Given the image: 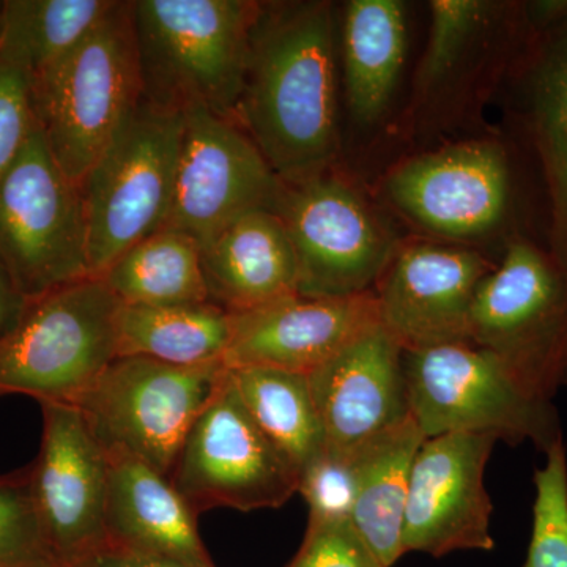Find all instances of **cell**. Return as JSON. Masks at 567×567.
<instances>
[{
	"label": "cell",
	"mask_w": 567,
	"mask_h": 567,
	"mask_svg": "<svg viewBox=\"0 0 567 567\" xmlns=\"http://www.w3.org/2000/svg\"><path fill=\"white\" fill-rule=\"evenodd\" d=\"M470 339L496 354L533 398L551 402L567 361L566 271L535 245L511 241L477 286Z\"/></svg>",
	"instance_id": "obj_6"
},
{
	"label": "cell",
	"mask_w": 567,
	"mask_h": 567,
	"mask_svg": "<svg viewBox=\"0 0 567 567\" xmlns=\"http://www.w3.org/2000/svg\"><path fill=\"white\" fill-rule=\"evenodd\" d=\"M237 122L286 185L331 169L339 132L330 2H262Z\"/></svg>",
	"instance_id": "obj_1"
},
{
	"label": "cell",
	"mask_w": 567,
	"mask_h": 567,
	"mask_svg": "<svg viewBox=\"0 0 567 567\" xmlns=\"http://www.w3.org/2000/svg\"><path fill=\"white\" fill-rule=\"evenodd\" d=\"M182 134V112L142 99L80 183L92 276L99 278L126 249L163 229Z\"/></svg>",
	"instance_id": "obj_7"
},
{
	"label": "cell",
	"mask_w": 567,
	"mask_h": 567,
	"mask_svg": "<svg viewBox=\"0 0 567 567\" xmlns=\"http://www.w3.org/2000/svg\"><path fill=\"white\" fill-rule=\"evenodd\" d=\"M282 186L240 123L200 107L183 112L173 199L163 229L203 246L246 213L274 210Z\"/></svg>",
	"instance_id": "obj_12"
},
{
	"label": "cell",
	"mask_w": 567,
	"mask_h": 567,
	"mask_svg": "<svg viewBox=\"0 0 567 567\" xmlns=\"http://www.w3.org/2000/svg\"><path fill=\"white\" fill-rule=\"evenodd\" d=\"M297 494L309 507V524L352 520L357 502V466L353 454L324 447L298 475Z\"/></svg>",
	"instance_id": "obj_31"
},
{
	"label": "cell",
	"mask_w": 567,
	"mask_h": 567,
	"mask_svg": "<svg viewBox=\"0 0 567 567\" xmlns=\"http://www.w3.org/2000/svg\"><path fill=\"white\" fill-rule=\"evenodd\" d=\"M328 450L353 454L410 417L404 350L382 323L308 374Z\"/></svg>",
	"instance_id": "obj_18"
},
{
	"label": "cell",
	"mask_w": 567,
	"mask_h": 567,
	"mask_svg": "<svg viewBox=\"0 0 567 567\" xmlns=\"http://www.w3.org/2000/svg\"><path fill=\"white\" fill-rule=\"evenodd\" d=\"M233 315L210 303L122 305L117 316V357H145L175 365L223 361Z\"/></svg>",
	"instance_id": "obj_24"
},
{
	"label": "cell",
	"mask_w": 567,
	"mask_h": 567,
	"mask_svg": "<svg viewBox=\"0 0 567 567\" xmlns=\"http://www.w3.org/2000/svg\"><path fill=\"white\" fill-rule=\"evenodd\" d=\"M502 7L483 0H434L431 31L415 80V104L439 100L475 62Z\"/></svg>",
	"instance_id": "obj_28"
},
{
	"label": "cell",
	"mask_w": 567,
	"mask_h": 567,
	"mask_svg": "<svg viewBox=\"0 0 567 567\" xmlns=\"http://www.w3.org/2000/svg\"><path fill=\"white\" fill-rule=\"evenodd\" d=\"M0 264L28 300L92 276L80 185L63 174L37 125L0 175Z\"/></svg>",
	"instance_id": "obj_8"
},
{
	"label": "cell",
	"mask_w": 567,
	"mask_h": 567,
	"mask_svg": "<svg viewBox=\"0 0 567 567\" xmlns=\"http://www.w3.org/2000/svg\"><path fill=\"white\" fill-rule=\"evenodd\" d=\"M410 416L425 439L488 434L535 443L546 453L563 439L557 409L533 398L496 354L473 342L404 352Z\"/></svg>",
	"instance_id": "obj_5"
},
{
	"label": "cell",
	"mask_w": 567,
	"mask_h": 567,
	"mask_svg": "<svg viewBox=\"0 0 567 567\" xmlns=\"http://www.w3.org/2000/svg\"><path fill=\"white\" fill-rule=\"evenodd\" d=\"M260 9L251 0H132L142 99L237 121Z\"/></svg>",
	"instance_id": "obj_2"
},
{
	"label": "cell",
	"mask_w": 567,
	"mask_h": 567,
	"mask_svg": "<svg viewBox=\"0 0 567 567\" xmlns=\"http://www.w3.org/2000/svg\"><path fill=\"white\" fill-rule=\"evenodd\" d=\"M535 472L536 496L527 558L520 567H567V451L558 440Z\"/></svg>",
	"instance_id": "obj_29"
},
{
	"label": "cell",
	"mask_w": 567,
	"mask_h": 567,
	"mask_svg": "<svg viewBox=\"0 0 567 567\" xmlns=\"http://www.w3.org/2000/svg\"><path fill=\"white\" fill-rule=\"evenodd\" d=\"M35 125L28 81L0 61V175L20 155Z\"/></svg>",
	"instance_id": "obj_33"
},
{
	"label": "cell",
	"mask_w": 567,
	"mask_h": 567,
	"mask_svg": "<svg viewBox=\"0 0 567 567\" xmlns=\"http://www.w3.org/2000/svg\"><path fill=\"white\" fill-rule=\"evenodd\" d=\"M115 0H2L0 61L28 84L65 59Z\"/></svg>",
	"instance_id": "obj_25"
},
{
	"label": "cell",
	"mask_w": 567,
	"mask_h": 567,
	"mask_svg": "<svg viewBox=\"0 0 567 567\" xmlns=\"http://www.w3.org/2000/svg\"><path fill=\"white\" fill-rule=\"evenodd\" d=\"M425 436L412 416L354 451L357 502L352 524L385 567L404 554L402 535L410 475Z\"/></svg>",
	"instance_id": "obj_22"
},
{
	"label": "cell",
	"mask_w": 567,
	"mask_h": 567,
	"mask_svg": "<svg viewBox=\"0 0 567 567\" xmlns=\"http://www.w3.org/2000/svg\"><path fill=\"white\" fill-rule=\"evenodd\" d=\"M385 192L402 215L429 233L453 241L475 240L505 219L509 163L494 141L458 142L395 166Z\"/></svg>",
	"instance_id": "obj_13"
},
{
	"label": "cell",
	"mask_w": 567,
	"mask_h": 567,
	"mask_svg": "<svg viewBox=\"0 0 567 567\" xmlns=\"http://www.w3.org/2000/svg\"><path fill=\"white\" fill-rule=\"evenodd\" d=\"M496 442L488 434L424 440L410 475L404 554L423 551L440 558L458 550H494V505L484 486V473Z\"/></svg>",
	"instance_id": "obj_14"
},
{
	"label": "cell",
	"mask_w": 567,
	"mask_h": 567,
	"mask_svg": "<svg viewBox=\"0 0 567 567\" xmlns=\"http://www.w3.org/2000/svg\"><path fill=\"white\" fill-rule=\"evenodd\" d=\"M29 91L51 155L80 185L142 100L132 0H115L103 21Z\"/></svg>",
	"instance_id": "obj_3"
},
{
	"label": "cell",
	"mask_w": 567,
	"mask_h": 567,
	"mask_svg": "<svg viewBox=\"0 0 567 567\" xmlns=\"http://www.w3.org/2000/svg\"><path fill=\"white\" fill-rule=\"evenodd\" d=\"M494 268L483 254L464 246H399L374 289L380 323L404 352L472 342L473 300Z\"/></svg>",
	"instance_id": "obj_16"
},
{
	"label": "cell",
	"mask_w": 567,
	"mask_h": 567,
	"mask_svg": "<svg viewBox=\"0 0 567 567\" xmlns=\"http://www.w3.org/2000/svg\"><path fill=\"white\" fill-rule=\"evenodd\" d=\"M229 374L249 415L300 475L327 447L308 375L271 368L229 369Z\"/></svg>",
	"instance_id": "obj_27"
},
{
	"label": "cell",
	"mask_w": 567,
	"mask_h": 567,
	"mask_svg": "<svg viewBox=\"0 0 567 567\" xmlns=\"http://www.w3.org/2000/svg\"><path fill=\"white\" fill-rule=\"evenodd\" d=\"M107 543L192 567H213L196 514L169 477L125 451H106Z\"/></svg>",
	"instance_id": "obj_19"
},
{
	"label": "cell",
	"mask_w": 567,
	"mask_h": 567,
	"mask_svg": "<svg viewBox=\"0 0 567 567\" xmlns=\"http://www.w3.org/2000/svg\"><path fill=\"white\" fill-rule=\"evenodd\" d=\"M226 365H175L117 357L82 395L81 410L104 451H125L171 477L183 442L218 390Z\"/></svg>",
	"instance_id": "obj_9"
},
{
	"label": "cell",
	"mask_w": 567,
	"mask_h": 567,
	"mask_svg": "<svg viewBox=\"0 0 567 567\" xmlns=\"http://www.w3.org/2000/svg\"><path fill=\"white\" fill-rule=\"evenodd\" d=\"M406 51L404 3L350 0L342 17V65L350 114L361 125L383 117Z\"/></svg>",
	"instance_id": "obj_21"
},
{
	"label": "cell",
	"mask_w": 567,
	"mask_h": 567,
	"mask_svg": "<svg viewBox=\"0 0 567 567\" xmlns=\"http://www.w3.org/2000/svg\"><path fill=\"white\" fill-rule=\"evenodd\" d=\"M122 305L208 303L200 246L188 235L162 229L126 249L99 276Z\"/></svg>",
	"instance_id": "obj_26"
},
{
	"label": "cell",
	"mask_w": 567,
	"mask_h": 567,
	"mask_svg": "<svg viewBox=\"0 0 567 567\" xmlns=\"http://www.w3.org/2000/svg\"><path fill=\"white\" fill-rule=\"evenodd\" d=\"M0 567H61L33 505L29 466L0 475Z\"/></svg>",
	"instance_id": "obj_30"
},
{
	"label": "cell",
	"mask_w": 567,
	"mask_h": 567,
	"mask_svg": "<svg viewBox=\"0 0 567 567\" xmlns=\"http://www.w3.org/2000/svg\"><path fill=\"white\" fill-rule=\"evenodd\" d=\"M121 300L96 276L28 300L0 341V395L78 406L117 358Z\"/></svg>",
	"instance_id": "obj_4"
},
{
	"label": "cell",
	"mask_w": 567,
	"mask_h": 567,
	"mask_svg": "<svg viewBox=\"0 0 567 567\" xmlns=\"http://www.w3.org/2000/svg\"><path fill=\"white\" fill-rule=\"evenodd\" d=\"M525 91L529 130L550 197V256L567 274V17L537 44Z\"/></svg>",
	"instance_id": "obj_23"
},
{
	"label": "cell",
	"mask_w": 567,
	"mask_h": 567,
	"mask_svg": "<svg viewBox=\"0 0 567 567\" xmlns=\"http://www.w3.org/2000/svg\"><path fill=\"white\" fill-rule=\"evenodd\" d=\"M208 300L230 315L251 311L298 293L292 241L274 210L235 219L200 246Z\"/></svg>",
	"instance_id": "obj_20"
},
{
	"label": "cell",
	"mask_w": 567,
	"mask_h": 567,
	"mask_svg": "<svg viewBox=\"0 0 567 567\" xmlns=\"http://www.w3.org/2000/svg\"><path fill=\"white\" fill-rule=\"evenodd\" d=\"M287 567H385L352 520L308 525L297 557Z\"/></svg>",
	"instance_id": "obj_32"
},
{
	"label": "cell",
	"mask_w": 567,
	"mask_h": 567,
	"mask_svg": "<svg viewBox=\"0 0 567 567\" xmlns=\"http://www.w3.org/2000/svg\"><path fill=\"white\" fill-rule=\"evenodd\" d=\"M274 212L292 241L298 293L342 298L374 292L399 245L375 208L341 175L286 185Z\"/></svg>",
	"instance_id": "obj_10"
},
{
	"label": "cell",
	"mask_w": 567,
	"mask_h": 567,
	"mask_svg": "<svg viewBox=\"0 0 567 567\" xmlns=\"http://www.w3.org/2000/svg\"><path fill=\"white\" fill-rule=\"evenodd\" d=\"M169 480L196 516L215 507L276 509L298 487V473L249 415L229 369L189 429Z\"/></svg>",
	"instance_id": "obj_11"
},
{
	"label": "cell",
	"mask_w": 567,
	"mask_h": 567,
	"mask_svg": "<svg viewBox=\"0 0 567 567\" xmlns=\"http://www.w3.org/2000/svg\"><path fill=\"white\" fill-rule=\"evenodd\" d=\"M561 385L567 386V361H566V365H565V372H563Z\"/></svg>",
	"instance_id": "obj_36"
},
{
	"label": "cell",
	"mask_w": 567,
	"mask_h": 567,
	"mask_svg": "<svg viewBox=\"0 0 567 567\" xmlns=\"http://www.w3.org/2000/svg\"><path fill=\"white\" fill-rule=\"evenodd\" d=\"M380 324L374 292L342 298L293 293L233 315L227 369L271 368L308 375Z\"/></svg>",
	"instance_id": "obj_17"
},
{
	"label": "cell",
	"mask_w": 567,
	"mask_h": 567,
	"mask_svg": "<svg viewBox=\"0 0 567 567\" xmlns=\"http://www.w3.org/2000/svg\"><path fill=\"white\" fill-rule=\"evenodd\" d=\"M0 10H2V0H0Z\"/></svg>",
	"instance_id": "obj_37"
},
{
	"label": "cell",
	"mask_w": 567,
	"mask_h": 567,
	"mask_svg": "<svg viewBox=\"0 0 567 567\" xmlns=\"http://www.w3.org/2000/svg\"><path fill=\"white\" fill-rule=\"evenodd\" d=\"M61 567H192L169 559L151 557V555L137 554L106 543L104 546L82 555V557L65 563Z\"/></svg>",
	"instance_id": "obj_34"
},
{
	"label": "cell",
	"mask_w": 567,
	"mask_h": 567,
	"mask_svg": "<svg viewBox=\"0 0 567 567\" xmlns=\"http://www.w3.org/2000/svg\"><path fill=\"white\" fill-rule=\"evenodd\" d=\"M25 306L28 298L20 292L9 271L0 264V341L14 330Z\"/></svg>",
	"instance_id": "obj_35"
},
{
	"label": "cell",
	"mask_w": 567,
	"mask_h": 567,
	"mask_svg": "<svg viewBox=\"0 0 567 567\" xmlns=\"http://www.w3.org/2000/svg\"><path fill=\"white\" fill-rule=\"evenodd\" d=\"M43 434L29 465L33 505L55 557L65 563L107 543L110 464L81 410L40 404Z\"/></svg>",
	"instance_id": "obj_15"
}]
</instances>
